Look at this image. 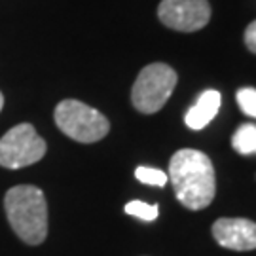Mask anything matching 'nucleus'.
Instances as JSON below:
<instances>
[{"instance_id": "obj_5", "label": "nucleus", "mask_w": 256, "mask_h": 256, "mask_svg": "<svg viewBox=\"0 0 256 256\" xmlns=\"http://www.w3.org/2000/svg\"><path fill=\"white\" fill-rule=\"evenodd\" d=\"M46 140L38 135L34 126L19 124L0 138V167H28L40 162L46 156Z\"/></svg>"}, {"instance_id": "obj_14", "label": "nucleus", "mask_w": 256, "mask_h": 256, "mask_svg": "<svg viewBox=\"0 0 256 256\" xmlns=\"http://www.w3.org/2000/svg\"><path fill=\"white\" fill-rule=\"evenodd\" d=\"M2 106H4V95L0 93V110H2Z\"/></svg>"}, {"instance_id": "obj_4", "label": "nucleus", "mask_w": 256, "mask_h": 256, "mask_svg": "<svg viewBox=\"0 0 256 256\" xmlns=\"http://www.w3.org/2000/svg\"><path fill=\"white\" fill-rule=\"evenodd\" d=\"M176 72L169 64L152 63L146 64L131 90V102L142 114H156L173 95L176 86Z\"/></svg>"}, {"instance_id": "obj_10", "label": "nucleus", "mask_w": 256, "mask_h": 256, "mask_svg": "<svg viewBox=\"0 0 256 256\" xmlns=\"http://www.w3.org/2000/svg\"><path fill=\"white\" fill-rule=\"evenodd\" d=\"M135 176H137V180H140L142 184H150V186H165L167 184V173L162 171V169H156V167H144V165H140L135 169Z\"/></svg>"}, {"instance_id": "obj_2", "label": "nucleus", "mask_w": 256, "mask_h": 256, "mask_svg": "<svg viewBox=\"0 0 256 256\" xmlns=\"http://www.w3.org/2000/svg\"><path fill=\"white\" fill-rule=\"evenodd\" d=\"M4 210L12 230L21 241L28 245H40L48 236V203L44 192L19 184L10 188L4 196Z\"/></svg>"}, {"instance_id": "obj_8", "label": "nucleus", "mask_w": 256, "mask_h": 256, "mask_svg": "<svg viewBox=\"0 0 256 256\" xmlns=\"http://www.w3.org/2000/svg\"><path fill=\"white\" fill-rule=\"evenodd\" d=\"M220 108V93L214 90H207L200 95L192 108L186 112L184 122L190 129H203L210 124V120L216 116Z\"/></svg>"}, {"instance_id": "obj_1", "label": "nucleus", "mask_w": 256, "mask_h": 256, "mask_svg": "<svg viewBox=\"0 0 256 256\" xmlns=\"http://www.w3.org/2000/svg\"><path fill=\"white\" fill-rule=\"evenodd\" d=\"M176 200L190 210L209 207L216 194L214 167L207 154L194 148H182L169 162V174Z\"/></svg>"}, {"instance_id": "obj_3", "label": "nucleus", "mask_w": 256, "mask_h": 256, "mask_svg": "<svg viewBox=\"0 0 256 256\" xmlns=\"http://www.w3.org/2000/svg\"><path fill=\"white\" fill-rule=\"evenodd\" d=\"M55 124L66 137L84 144L101 140L110 131L106 116L76 99H64L55 106Z\"/></svg>"}, {"instance_id": "obj_9", "label": "nucleus", "mask_w": 256, "mask_h": 256, "mask_svg": "<svg viewBox=\"0 0 256 256\" xmlns=\"http://www.w3.org/2000/svg\"><path fill=\"white\" fill-rule=\"evenodd\" d=\"M232 146L241 156L256 154V124H243L232 137Z\"/></svg>"}, {"instance_id": "obj_12", "label": "nucleus", "mask_w": 256, "mask_h": 256, "mask_svg": "<svg viewBox=\"0 0 256 256\" xmlns=\"http://www.w3.org/2000/svg\"><path fill=\"white\" fill-rule=\"evenodd\" d=\"M238 104L243 114L256 118V90L254 88H243L238 92Z\"/></svg>"}, {"instance_id": "obj_6", "label": "nucleus", "mask_w": 256, "mask_h": 256, "mask_svg": "<svg viewBox=\"0 0 256 256\" xmlns=\"http://www.w3.org/2000/svg\"><path fill=\"white\" fill-rule=\"evenodd\" d=\"M158 18L173 30L196 32L209 23L210 4L209 0H162Z\"/></svg>"}, {"instance_id": "obj_13", "label": "nucleus", "mask_w": 256, "mask_h": 256, "mask_svg": "<svg viewBox=\"0 0 256 256\" xmlns=\"http://www.w3.org/2000/svg\"><path fill=\"white\" fill-rule=\"evenodd\" d=\"M245 44L252 54H256V19L245 28Z\"/></svg>"}, {"instance_id": "obj_7", "label": "nucleus", "mask_w": 256, "mask_h": 256, "mask_svg": "<svg viewBox=\"0 0 256 256\" xmlns=\"http://www.w3.org/2000/svg\"><path fill=\"white\" fill-rule=\"evenodd\" d=\"M212 238L230 250H254L256 222L248 218H218L212 224Z\"/></svg>"}, {"instance_id": "obj_11", "label": "nucleus", "mask_w": 256, "mask_h": 256, "mask_svg": "<svg viewBox=\"0 0 256 256\" xmlns=\"http://www.w3.org/2000/svg\"><path fill=\"white\" fill-rule=\"evenodd\" d=\"M124 210H126L128 214H131V216H137V218L146 220V222L156 220L158 218V212H160L158 205H150V203L137 202V200H135V202H129Z\"/></svg>"}]
</instances>
